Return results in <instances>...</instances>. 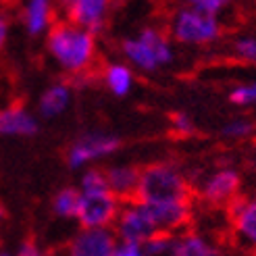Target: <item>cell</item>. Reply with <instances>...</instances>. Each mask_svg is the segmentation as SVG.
Instances as JSON below:
<instances>
[{"label": "cell", "instance_id": "2e32d148", "mask_svg": "<svg viewBox=\"0 0 256 256\" xmlns=\"http://www.w3.org/2000/svg\"><path fill=\"white\" fill-rule=\"evenodd\" d=\"M106 173V184L110 194H114L121 202L136 198V190L140 182V169L134 164H112L104 169Z\"/></svg>", "mask_w": 256, "mask_h": 256}, {"label": "cell", "instance_id": "8992f818", "mask_svg": "<svg viewBox=\"0 0 256 256\" xmlns=\"http://www.w3.org/2000/svg\"><path fill=\"white\" fill-rule=\"evenodd\" d=\"M121 148V140L106 132H88L82 134L67 150V164L71 169H88L94 162L108 158Z\"/></svg>", "mask_w": 256, "mask_h": 256}, {"label": "cell", "instance_id": "484cf974", "mask_svg": "<svg viewBox=\"0 0 256 256\" xmlns=\"http://www.w3.org/2000/svg\"><path fill=\"white\" fill-rule=\"evenodd\" d=\"M169 123H171V132L175 136H179V138H190L192 134L196 132L194 119H192L188 112H173Z\"/></svg>", "mask_w": 256, "mask_h": 256}, {"label": "cell", "instance_id": "d6986e66", "mask_svg": "<svg viewBox=\"0 0 256 256\" xmlns=\"http://www.w3.org/2000/svg\"><path fill=\"white\" fill-rule=\"evenodd\" d=\"M82 194L78 188H62L52 198V212L60 219H75L80 210Z\"/></svg>", "mask_w": 256, "mask_h": 256}, {"label": "cell", "instance_id": "8fae6325", "mask_svg": "<svg viewBox=\"0 0 256 256\" xmlns=\"http://www.w3.org/2000/svg\"><path fill=\"white\" fill-rule=\"evenodd\" d=\"M117 246L112 229H80L67 244L65 256H110Z\"/></svg>", "mask_w": 256, "mask_h": 256}, {"label": "cell", "instance_id": "7a4b0ae2", "mask_svg": "<svg viewBox=\"0 0 256 256\" xmlns=\"http://www.w3.org/2000/svg\"><path fill=\"white\" fill-rule=\"evenodd\" d=\"M136 200L144 204H169L192 200V186L186 173L173 162H152L140 169Z\"/></svg>", "mask_w": 256, "mask_h": 256}, {"label": "cell", "instance_id": "277c9868", "mask_svg": "<svg viewBox=\"0 0 256 256\" xmlns=\"http://www.w3.org/2000/svg\"><path fill=\"white\" fill-rule=\"evenodd\" d=\"M167 34L171 42L184 46H210L221 40L223 25L219 17L179 4L167 21Z\"/></svg>", "mask_w": 256, "mask_h": 256}, {"label": "cell", "instance_id": "9a60e30c", "mask_svg": "<svg viewBox=\"0 0 256 256\" xmlns=\"http://www.w3.org/2000/svg\"><path fill=\"white\" fill-rule=\"evenodd\" d=\"M73 100V84L71 82H54L50 84L38 100V112L44 119H54L60 117Z\"/></svg>", "mask_w": 256, "mask_h": 256}, {"label": "cell", "instance_id": "4dcf8cb0", "mask_svg": "<svg viewBox=\"0 0 256 256\" xmlns=\"http://www.w3.org/2000/svg\"><path fill=\"white\" fill-rule=\"evenodd\" d=\"M4 2H6V0H0V10H2V8H4Z\"/></svg>", "mask_w": 256, "mask_h": 256}, {"label": "cell", "instance_id": "7402d4cb", "mask_svg": "<svg viewBox=\"0 0 256 256\" xmlns=\"http://www.w3.org/2000/svg\"><path fill=\"white\" fill-rule=\"evenodd\" d=\"M254 123L250 119H244V117H238V119H232L229 123L223 125L221 134L229 140H244V138H250L254 134Z\"/></svg>", "mask_w": 256, "mask_h": 256}, {"label": "cell", "instance_id": "d6a6232c", "mask_svg": "<svg viewBox=\"0 0 256 256\" xmlns=\"http://www.w3.org/2000/svg\"><path fill=\"white\" fill-rule=\"evenodd\" d=\"M44 256H58V254H44Z\"/></svg>", "mask_w": 256, "mask_h": 256}, {"label": "cell", "instance_id": "cb8c5ba5", "mask_svg": "<svg viewBox=\"0 0 256 256\" xmlns=\"http://www.w3.org/2000/svg\"><path fill=\"white\" fill-rule=\"evenodd\" d=\"M144 252L146 256H169L173 246V236L171 234H154L148 242H144Z\"/></svg>", "mask_w": 256, "mask_h": 256}, {"label": "cell", "instance_id": "30bf717a", "mask_svg": "<svg viewBox=\"0 0 256 256\" xmlns=\"http://www.w3.org/2000/svg\"><path fill=\"white\" fill-rule=\"evenodd\" d=\"M229 221L238 244L256 250V196H238L229 204Z\"/></svg>", "mask_w": 256, "mask_h": 256}, {"label": "cell", "instance_id": "e0dca14e", "mask_svg": "<svg viewBox=\"0 0 256 256\" xmlns=\"http://www.w3.org/2000/svg\"><path fill=\"white\" fill-rule=\"evenodd\" d=\"M102 82L112 96H127L136 86V71L127 62H108L102 69Z\"/></svg>", "mask_w": 256, "mask_h": 256}, {"label": "cell", "instance_id": "5b68a950", "mask_svg": "<svg viewBox=\"0 0 256 256\" xmlns=\"http://www.w3.org/2000/svg\"><path fill=\"white\" fill-rule=\"evenodd\" d=\"M112 232L117 236V240L136 242V244H144L154 234H160L156 229L154 216L150 212V206L136 198L125 200L121 204Z\"/></svg>", "mask_w": 256, "mask_h": 256}, {"label": "cell", "instance_id": "ffe728a7", "mask_svg": "<svg viewBox=\"0 0 256 256\" xmlns=\"http://www.w3.org/2000/svg\"><path fill=\"white\" fill-rule=\"evenodd\" d=\"M80 192L84 194H90V192H104L108 190L106 184V173L104 169H98V167H88L84 169L82 177H80Z\"/></svg>", "mask_w": 256, "mask_h": 256}, {"label": "cell", "instance_id": "9c48e42d", "mask_svg": "<svg viewBox=\"0 0 256 256\" xmlns=\"http://www.w3.org/2000/svg\"><path fill=\"white\" fill-rule=\"evenodd\" d=\"M240 173L232 167H221L204 177V182L198 186V196L212 206H229L240 196Z\"/></svg>", "mask_w": 256, "mask_h": 256}, {"label": "cell", "instance_id": "f1b7e54d", "mask_svg": "<svg viewBox=\"0 0 256 256\" xmlns=\"http://www.w3.org/2000/svg\"><path fill=\"white\" fill-rule=\"evenodd\" d=\"M17 256H44V254L40 252V248H38L34 242H25V244L19 248Z\"/></svg>", "mask_w": 256, "mask_h": 256}, {"label": "cell", "instance_id": "83f0119b", "mask_svg": "<svg viewBox=\"0 0 256 256\" xmlns=\"http://www.w3.org/2000/svg\"><path fill=\"white\" fill-rule=\"evenodd\" d=\"M8 36H10V15L2 8L0 10V50L6 46Z\"/></svg>", "mask_w": 256, "mask_h": 256}, {"label": "cell", "instance_id": "44dd1931", "mask_svg": "<svg viewBox=\"0 0 256 256\" xmlns=\"http://www.w3.org/2000/svg\"><path fill=\"white\" fill-rule=\"evenodd\" d=\"M232 54L248 65H256V36H242L232 44Z\"/></svg>", "mask_w": 256, "mask_h": 256}, {"label": "cell", "instance_id": "ba28073f", "mask_svg": "<svg viewBox=\"0 0 256 256\" xmlns=\"http://www.w3.org/2000/svg\"><path fill=\"white\" fill-rule=\"evenodd\" d=\"M60 19L71 21L80 28L100 34L106 28L117 0H56Z\"/></svg>", "mask_w": 256, "mask_h": 256}, {"label": "cell", "instance_id": "d4e9b609", "mask_svg": "<svg viewBox=\"0 0 256 256\" xmlns=\"http://www.w3.org/2000/svg\"><path fill=\"white\" fill-rule=\"evenodd\" d=\"M229 100L238 106H250L256 102V82L248 84H240L229 92Z\"/></svg>", "mask_w": 256, "mask_h": 256}, {"label": "cell", "instance_id": "3957f363", "mask_svg": "<svg viewBox=\"0 0 256 256\" xmlns=\"http://www.w3.org/2000/svg\"><path fill=\"white\" fill-rule=\"evenodd\" d=\"M121 54L132 69L142 73H156L175 58L169 34L160 28H144L121 42Z\"/></svg>", "mask_w": 256, "mask_h": 256}, {"label": "cell", "instance_id": "603a6c76", "mask_svg": "<svg viewBox=\"0 0 256 256\" xmlns=\"http://www.w3.org/2000/svg\"><path fill=\"white\" fill-rule=\"evenodd\" d=\"M182 6H190V8H196L200 12H206V15L212 17H219L225 8H229L232 0H177Z\"/></svg>", "mask_w": 256, "mask_h": 256}, {"label": "cell", "instance_id": "4fadbf2b", "mask_svg": "<svg viewBox=\"0 0 256 256\" xmlns=\"http://www.w3.org/2000/svg\"><path fill=\"white\" fill-rule=\"evenodd\" d=\"M160 234H182L192 221V200L169 202V204H148Z\"/></svg>", "mask_w": 256, "mask_h": 256}, {"label": "cell", "instance_id": "6da1fadb", "mask_svg": "<svg viewBox=\"0 0 256 256\" xmlns=\"http://www.w3.org/2000/svg\"><path fill=\"white\" fill-rule=\"evenodd\" d=\"M46 50L71 84L86 82L98 62L96 34L65 19H58L46 34Z\"/></svg>", "mask_w": 256, "mask_h": 256}, {"label": "cell", "instance_id": "ac0fdd59", "mask_svg": "<svg viewBox=\"0 0 256 256\" xmlns=\"http://www.w3.org/2000/svg\"><path fill=\"white\" fill-rule=\"evenodd\" d=\"M169 256H216V248L196 232H182L173 236Z\"/></svg>", "mask_w": 256, "mask_h": 256}, {"label": "cell", "instance_id": "5bb4252c", "mask_svg": "<svg viewBox=\"0 0 256 256\" xmlns=\"http://www.w3.org/2000/svg\"><path fill=\"white\" fill-rule=\"evenodd\" d=\"M34 134H38V119L25 106L8 104L0 108V136L32 138Z\"/></svg>", "mask_w": 256, "mask_h": 256}, {"label": "cell", "instance_id": "f546056e", "mask_svg": "<svg viewBox=\"0 0 256 256\" xmlns=\"http://www.w3.org/2000/svg\"><path fill=\"white\" fill-rule=\"evenodd\" d=\"M0 256H12L10 252H6V250H0Z\"/></svg>", "mask_w": 256, "mask_h": 256}, {"label": "cell", "instance_id": "4316f807", "mask_svg": "<svg viewBox=\"0 0 256 256\" xmlns=\"http://www.w3.org/2000/svg\"><path fill=\"white\" fill-rule=\"evenodd\" d=\"M110 256H146L144 246L136 244V242H125V240H117V246H114Z\"/></svg>", "mask_w": 256, "mask_h": 256}, {"label": "cell", "instance_id": "1f68e13d", "mask_svg": "<svg viewBox=\"0 0 256 256\" xmlns=\"http://www.w3.org/2000/svg\"><path fill=\"white\" fill-rule=\"evenodd\" d=\"M2 216H4V210H2V206H0V221H2Z\"/></svg>", "mask_w": 256, "mask_h": 256}, {"label": "cell", "instance_id": "7c38bea8", "mask_svg": "<svg viewBox=\"0 0 256 256\" xmlns=\"http://www.w3.org/2000/svg\"><path fill=\"white\" fill-rule=\"evenodd\" d=\"M60 19L56 0H23L21 23L30 36H46Z\"/></svg>", "mask_w": 256, "mask_h": 256}, {"label": "cell", "instance_id": "52a82bcc", "mask_svg": "<svg viewBox=\"0 0 256 256\" xmlns=\"http://www.w3.org/2000/svg\"><path fill=\"white\" fill-rule=\"evenodd\" d=\"M80 194L82 200L75 221L84 229H112L123 202L114 194H110V190L90 192V194L80 192Z\"/></svg>", "mask_w": 256, "mask_h": 256}]
</instances>
